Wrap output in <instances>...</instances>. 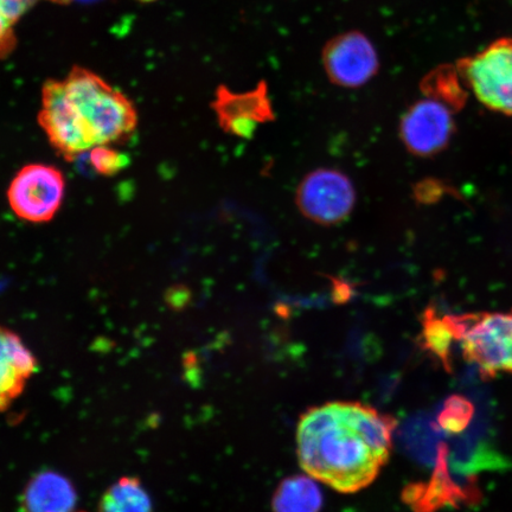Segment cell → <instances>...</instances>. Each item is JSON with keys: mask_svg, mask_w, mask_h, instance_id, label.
Here are the masks:
<instances>
[{"mask_svg": "<svg viewBox=\"0 0 512 512\" xmlns=\"http://www.w3.org/2000/svg\"><path fill=\"white\" fill-rule=\"evenodd\" d=\"M91 164L96 174L101 176H114L123 171L130 159L110 145H96L91 150Z\"/></svg>", "mask_w": 512, "mask_h": 512, "instance_id": "ffe728a7", "label": "cell"}, {"mask_svg": "<svg viewBox=\"0 0 512 512\" xmlns=\"http://www.w3.org/2000/svg\"><path fill=\"white\" fill-rule=\"evenodd\" d=\"M64 83L69 99L91 128L98 145L125 142L136 132L138 113L133 102L99 75L74 67Z\"/></svg>", "mask_w": 512, "mask_h": 512, "instance_id": "7a4b0ae2", "label": "cell"}, {"mask_svg": "<svg viewBox=\"0 0 512 512\" xmlns=\"http://www.w3.org/2000/svg\"><path fill=\"white\" fill-rule=\"evenodd\" d=\"M213 110L224 132L240 138H251L259 125L274 120V111L267 83L245 93H235L229 88H217Z\"/></svg>", "mask_w": 512, "mask_h": 512, "instance_id": "8fae6325", "label": "cell"}, {"mask_svg": "<svg viewBox=\"0 0 512 512\" xmlns=\"http://www.w3.org/2000/svg\"><path fill=\"white\" fill-rule=\"evenodd\" d=\"M139 2H142V3H152V2H156V0H139Z\"/></svg>", "mask_w": 512, "mask_h": 512, "instance_id": "44dd1931", "label": "cell"}, {"mask_svg": "<svg viewBox=\"0 0 512 512\" xmlns=\"http://www.w3.org/2000/svg\"><path fill=\"white\" fill-rule=\"evenodd\" d=\"M450 106L426 96L409 107L400 124V138L415 156L431 157L444 151L454 133Z\"/></svg>", "mask_w": 512, "mask_h": 512, "instance_id": "9c48e42d", "label": "cell"}, {"mask_svg": "<svg viewBox=\"0 0 512 512\" xmlns=\"http://www.w3.org/2000/svg\"><path fill=\"white\" fill-rule=\"evenodd\" d=\"M36 370L37 360L21 337L0 326V412L22 395Z\"/></svg>", "mask_w": 512, "mask_h": 512, "instance_id": "7c38bea8", "label": "cell"}, {"mask_svg": "<svg viewBox=\"0 0 512 512\" xmlns=\"http://www.w3.org/2000/svg\"><path fill=\"white\" fill-rule=\"evenodd\" d=\"M326 75L334 85L358 88L379 72V55L366 35L349 31L332 38L323 50Z\"/></svg>", "mask_w": 512, "mask_h": 512, "instance_id": "ba28073f", "label": "cell"}, {"mask_svg": "<svg viewBox=\"0 0 512 512\" xmlns=\"http://www.w3.org/2000/svg\"><path fill=\"white\" fill-rule=\"evenodd\" d=\"M38 124L64 159L74 160L98 145L91 128L69 99L64 81L48 80L42 88Z\"/></svg>", "mask_w": 512, "mask_h": 512, "instance_id": "5b68a950", "label": "cell"}, {"mask_svg": "<svg viewBox=\"0 0 512 512\" xmlns=\"http://www.w3.org/2000/svg\"><path fill=\"white\" fill-rule=\"evenodd\" d=\"M42 2L67 5L73 0H0V60L9 57L17 47L18 22Z\"/></svg>", "mask_w": 512, "mask_h": 512, "instance_id": "2e32d148", "label": "cell"}, {"mask_svg": "<svg viewBox=\"0 0 512 512\" xmlns=\"http://www.w3.org/2000/svg\"><path fill=\"white\" fill-rule=\"evenodd\" d=\"M396 420L360 402H329L305 412L297 454L307 476L342 494L367 488L393 448Z\"/></svg>", "mask_w": 512, "mask_h": 512, "instance_id": "6da1fadb", "label": "cell"}, {"mask_svg": "<svg viewBox=\"0 0 512 512\" xmlns=\"http://www.w3.org/2000/svg\"><path fill=\"white\" fill-rule=\"evenodd\" d=\"M66 179L55 166L29 164L17 172L8 190L12 211L24 221L47 223L60 210Z\"/></svg>", "mask_w": 512, "mask_h": 512, "instance_id": "8992f818", "label": "cell"}, {"mask_svg": "<svg viewBox=\"0 0 512 512\" xmlns=\"http://www.w3.org/2000/svg\"><path fill=\"white\" fill-rule=\"evenodd\" d=\"M475 416V406L463 396H452L438 414L437 426L441 432L457 435L462 434Z\"/></svg>", "mask_w": 512, "mask_h": 512, "instance_id": "d6986e66", "label": "cell"}, {"mask_svg": "<svg viewBox=\"0 0 512 512\" xmlns=\"http://www.w3.org/2000/svg\"><path fill=\"white\" fill-rule=\"evenodd\" d=\"M464 85L489 110L512 115V38H501L457 63Z\"/></svg>", "mask_w": 512, "mask_h": 512, "instance_id": "277c9868", "label": "cell"}, {"mask_svg": "<svg viewBox=\"0 0 512 512\" xmlns=\"http://www.w3.org/2000/svg\"><path fill=\"white\" fill-rule=\"evenodd\" d=\"M422 326H424L422 344L439 358L446 369L450 370L452 345L456 341L446 316H439L434 310L427 309L422 319Z\"/></svg>", "mask_w": 512, "mask_h": 512, "instance_id": "ac0fdd59", "label": "cell"}, {"mask_svg": "<svg viewBox=\"0 0 512 512\" xmlns=\"http://www.w3.org/2000/svg\"><path fill=\"white\" fill-rule=\"evenodd\" d=\"M274 512H320L323 494L310 476L288 477L275 491Z\"/></svg>", "mask_w": 512, "mask_h": 512, "instance_id": "5bb4252c", "label": "cell"}, {"mask_svg": "<svg viewBox=\"0 0 512 512\" xmlns=\"http://www.w3.org/2000/svg\"><path fill=\"white\" fill-rule=\"evenodd\" d=\"M99 512H152V502L139 479L125 477L102 496Z\"/></svg>", "mask_w": 512, "mask_h": 512, "instance_id": "9a60e30c", "label": "cell"}, {"mask_svg": "<svg viewBox=\"0 0 512 512\" xmlns=\"http://www.w3.org/2000/svg\"><path fill=\"white\" fill-rule=\"evenodd\" d=\"M448 456L450 448L441 443L430 482L408 486L403 494L414 512H437L445 507L456 508L459 504H476L482 499V492L478 489L475 478L467 477L463 482L451 475L448 470Z\"/></svg>", "mask_w": 512, "mask_h": 512, "instance_id": "30bf717a", "label": "cell"}, {"mask_svg": "<svg viewBox=\"0 0 512 512\" xmlns=\"http://www.w3.org/2000/svg\"><path fill=\"white\" fill-rule=\"evenodd\" d=\"M454 341L483 377L512 374V310L446 315Z\"/></svg>", "mask_w": 512, "mask_h": 512, "instance_id": "3957f363", "label": "cell"}, {"mask_svg": "<svg viewBox=\"0 0 512 512\" xmlns=\"http://www.w3.org/2000/svg\"><path fill=\"white\" fill-rule=\"evenodd\" d=\"M296 203L306 219L320 226H334L348 219L355 207L356 191L343 172L319 169L300 182Z\"/></svg>", "mask_w": 512, "mask_h": 512, "instance_id": "52a82bcc", "label": "cell"}, {"mask_svg": "<svg viewBox=\"0 0 512 512\" xmlns=\"http://www.w3.org/2000/svg\"><path fill=\"white\" fill-rule=\"evenodd\" d=\"M76 491L67 478L43 472L31 479L22 497V512H73Z\"/></svg>", "mask_w": 512, "mask_h": 512, "instance_id": "4fadbf2b", "label": "cell"}, {"mask_svg": "<svg viewBox=\"0 0 512 512\" xmlns=\"http://www.w3.org/2000/svg\"><path fill=\"white\" fill-rule=\"evenodd\" d=\"M457 68L440 67L421 83L422 92L459 111L465 104L466 93Z\"/></svg>", "mask_w": 512, "mask_h": 512, "instance_id": "e0dca14e", "label": "cell"}]
</instances>
